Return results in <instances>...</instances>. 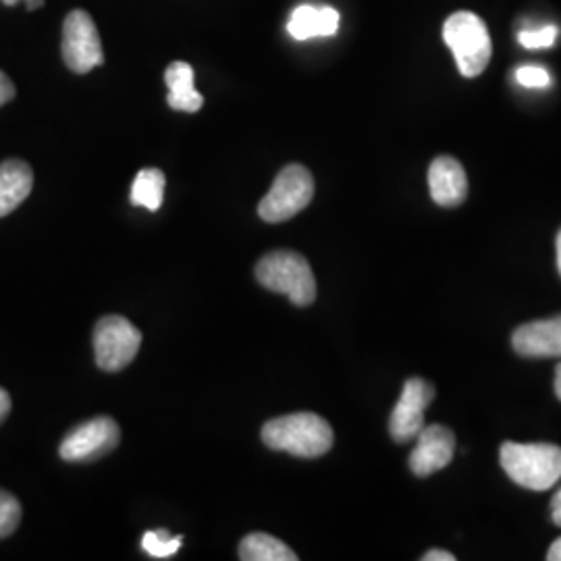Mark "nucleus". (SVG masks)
<instances>
[{"mask_svg":"<svg viewBox=\"0 0 561 561\" xmlns=\"http://www.w3.org/2000/svg\"><path fill=\"white\" fill-rule=\"evenodd\" d=\"M547 560L549 561H561V537L558 541L553 542L549 547V553H547Z\"/></svg>","mask_w":561,"mask_h":561,"instance_id":"a878e982","label":"nucleus"},{"mask_svg":"<svg viewBox=\"0 0 561 561\" xmlns=\"http://www.w3.org/2000/svg\"><path fill=\"white\" fill-rule=\"evenodd\" d=\"M558 271L561 275V231L558 233Z\"/></svg>","mask_w":561,"mask_h":561,"instance_id":"c85d7f7f","label":"nucleus"},{"mask_svg":"<svg viewBox=\"0 0 561 561\" xmlns=\"http://www.w3.org/2000/svg\"><path fill=\"white\" fill-rule=\"evenodd\" d=\"M21 2L25 4L27 11H36V9L44 7V0H21Z\"/></svg>","mask_w":561,"mask_h":561,"instance_id":"bb28decb","label":"nucleus"},{"mask_svg":"<svg viewBox=\"0 0 561 561\" xmlns=\"http://www.w3.org/2000/svg\"><path fill=\"white\" fill-rule=\"evenodd\" d=\"M443 41L451 48L463 78H479L491 60V36L484 21L470 13H454L443 25Z\"/></svg>","mask_w":561,"mask_h":561,"instance_id":"20e7f679","label":"nucleus"},{"mask_svg":"<svg viewBox=\"0 0 561 561\" xmlns=\"http://www.w3.org/2000/svg\"><path fill=\"white\" fill-rule=\"evenodd\" d=\"M141 345V331L123 317H104L94 329L96 364L106 373L123 370L136 358Z\"/></svg>","mask_w":561,"mask_h":561,"instance_id":"423d86ee","label":"nucleus"},{"mask_svg":"<svg viewBox=\"0 0 561 561\" xmlns=\"http://www.w3.org/2000/svg\"><path fill=\"white\" fill-rule=\"evenodd\" d=\"M164 183H167L164 173L159 169H141L131 185V196H129L131 204L144 206L150 213H157L164 198Z\"/></svg>","mask_w":561,"mask_h":561,"instance_id":"f3484780","label":"nucleus"},{"mask_svg":"<svg viewBox=\"0 0 561 561\" xmlns=\"http://www.w3.org/2000/svg\"><path fill=\"white\" fill-rule=\"evenodd\" d=\"M256 279L268 291L287 296L296 306L317 300V279L308 261L291 250L271 252L256 264Z\"/></svg>","mask_w":561,"mask_h":561,"instance_id":"7ed1b4c3","label":"nucleus"},{"mask_svg":"<svg viewBox=\"0 0 561 561\" xmlns=\"http://www.w3.org/2000/svg\"><path fill=\"white\" fill-rule=\"evenodd\" d=\"M516 81L524 88H547L551 83V76L539 65H522L516 71Z\"/></svg>","mask_w":561,"mask_h":561,"instance_id":"412c9836","label":"nucleus"},{"mask_svg":"<svg viewBox=\"0 0 561 561\" xmlns=\"http://www.w3.org/2000/svg\"><path fill=\"white\" fill-rule=\"evenodd\" d=\"M62 59L73 73H88L104 62L101 34L90 13L71 11L62 23Z\"/></svg>","mask_w":561,"mask_h":561,"instance_id":"0eeeda50","label":"nucleus"},{"mask_svg":"<svg viewBox=\"0 0 561 561\" xmlns=\"http://www.w3.org/2000/svg\"><path fill=\"white\" fill-rule=\"evenodd\" d=\"M21 522V503L15 495L0 489V539L11 537Z\"/></svg>","mask_w":561,"mask_h":561,"instance_id":"6ab92c4d","label":"nucleus"},{"mask_svg":"<svg viewBox=\"0 0 561 561\" xmlns=\"http://www.w3.org/2000/svg\"><path fill=\"white\" fill-rule=\"evenodd\" d=\"M558 27L556 25H542L537 30H522L518 34V42L524 48H549L558 41Z\"/></svg>","mask_w":561,"mask_h":561,"instance_id":"aec40b11","label":"nucleus"},{"mask_svg":"<svg viewBox=\"0 0 561 561\" xmlns=\"http://www.w3.org/2000/svg\"><path fill=\"white\" fill-rule=\"evenodd\" d=\"M456 454V435L443 424H424L410 454V468L416 477H431L449 466Z\"/></svg>","mask_w":561,"mask_h":561,"instance_id":"9d476101","label":"nucleus"},{"mask_svg":"<svg viewBox=\"0 0 561 561\" xmlns=\"http://www.w3.org/2000/svg\"><path fill=\"white\" fill-rule=\"evenodd\" d=\"M2 2H4V4H7V7H15V4H18V2H21V0H2Z\"/></svg>","mask_w":561,"mask_h":561,"instance_id":"c756f323","label":"nucleus"},{"mask_svg":"<svg viewBox=\"0 0 561 561\" xmlns=\"http://www.w3.org/2000/svg\"><path fill=\"white\" fill-rule=\"evenodd\" d=\"M551 516H553V522L561 528V489H558V493L551 500Z\"/></svg>","mask_w":561,"mask_h":561,"instance_id":"393cba45","label":"nucleus"},{"mask_svg":"<svg viewBox=\"0 0 561 561\" xmlns=\"http://www.w3.org/2000/svg\"><path fill=\"white\" fill-rule=\"evenodd\" d=\"M262 442L296 458H321L333 447V428L319 414L298 412L266 422Z\"/></svg>","mask_w":561,"mask_h":561,"instance_id":"f257e3e1","label":"nucleus"},{"mask_svg":"<svg viewBox=\"0 0 561 561\" xmlns=\"http://www.w3.org/2000/svg\"><path fill=\"white\" fill-rule=\"evenodd\" d=\"M428 187L435 204L451 208L460 206L468 196V178L454 157H439L428 169Z\"/></svg>","mask_w":561,"mask_h":561,"instance_id":"f8f14e48","label":"nucleus"},{"mask_svg":"<svg viewBox=\"0 0 561 561\" xmlns=\"http://www.w3.org/2000/svg\"><path fill=\"white\" fill-rule=\"evenodd\" d=\"M314 198L312 173L301 164H287L277 180L273 181L268 194L259 204L262 221H289L301 213Z\"/></svg>","mask_w":561,"mask_h":561,"instance_id":"39448f33","label":"nucleus"},{"mask_svg":"<svg viewBox=\"0 0 561 561\" xmlns=\"http://www.w3.org/2000/svg\"><path fill=\"white\" fill-rule=\"evenodd\" d=\"M15 99V85L0 71V106Z\"/></svg>","mask_w":561,"mask_h":561,"instance_id":"4be33fe9","label":"nucleus"},{"mask_svg":"<svg viewBox=\"0 0 561 561\" xmlns=\"http://www.w3.org/2000/svg\"><path fill=\"white\" fill-rule=\"evenodd\" d=\"M512 345L524 358H561V314L522 324L512 335Z\"/></svg>","mask_w":561,"mask_h":561,"instance_id":"9b49d317","label":"nucleus"},{"mask_svg":"<svg viewBox=\"0 0 561 561\" xmlns=\"http://www.w3.org/2000/svg\"><path fill=\"white\" fill-rule=\"evenodd\" d=\"M337 30H340V13L333 7L301 4L291 13L287 23V32L296 41H310L317 36H335Z\"/></svg>","mask_w":561,"mask_h":561,"instance_id":"ddd939ff","label":"nucleus"},{"mask_svg":"<svg viewBox=\"0 0 561 561\" xmlns=\"http://www.w3.org/2000/svg\"><path fill=\"white\" fill-rule=\"evenodd\" d=\"M119 424L99 416L92 421L76 426L62 443H60V458L65 461H92L111 454L119 445Z\"/></svg>","mask_w":561,"mask_h":561,"instance_id":"6e6552de","label":"nucleus"},{"mask_svg":"<svg viewBox=\"0 0 561 561\" xmlns=\"http://www.w3.org/2000/svg\"><path fill=\"white\" fill-rule=\"evenodd\" d=\"M240 560L296 561L298 556L277 537H271L266 533H252L240 542Z\"/></svg>","mask_w":561,"mask_h":561,"instance_id":"dca6fc26","label":"nucleus"},{"mask_svg":"<svg viewBox=\"0 0 561 561\" xmlns=\"http://www.w3.org/2000/svg\"><path fill=\"white\" fill-rule=\"evenodd\" d=\"M556 396L561 401V364L556 368Z\"/></svg>","mask_w":561,"mask_h":561,"instance_id":"cd10ccee","label":"nucleus"},{"mask_svg":"<svg viewBox=\"0 0 561 561\" xmlns=\"http://www.w3.org/2000/svg\"><path fill=\"white\" fill-rule=\"evenodd\" d=\"M181 537H173L167 530H148L141 537V549L150 556V558H159V560H167L173 558L181 549Z\"/></svg>","mask_w":561,"mask_h":561,"instance_id":"a211bd4d","label":"nucleus"},{"mask_svg":"<svg viewBox=\"0 0 561 561\" xmlns=\"http://www.w3.org/2000/svg\"><path fill=\"white\" fill-rule=\"evenodd\" d=\"M11 412V396L0 387V422L4 421Z\"/></svg>","mask_w":561,"mask_h":561,"instance_id":"b1692460","label":"nucleus"},{"mask_svg":"<svg viewBox=\"0 0 561 561\" xmlns=\"http://www.w3.org/2000/svg\"><path fill=\"white\" fill-rule=\"evenodd\" d=\"M435 400V387L424 379H408L403 385L401 398L389 421L391 437L398 443H408L416 439V435L424 428V412Z\"/></svg>","mask_w":561,"mask_h":561,"instance_id":"1a4fd4ad","label":"nucleus"},{"mask_svg":"<svg viewBox=\"0 0 561 561\" xmlns=\"http://www.w3.org/2000/svg\"><path fill=\"white\" fill-rule=\"evenodd\" d=\"M422 560L424 561H454L456 558L449 553V551H443V549H433V551H428V553H424L422 556Z\"/></svg>","mask_w":561,"mask_h":561,"instance_id":"5701e85b","label":"nucleus"},{"mask_svg":"<svg viewBox=\"0 0 561 561\" xmlns=\"http://www.w3.org/2000/svg\"><path fill=\"white\" fill-rule=\"evenodd\" d=\"M164 81L169 88L167 102L173 111H183V113H198L204 104L201 92L194 88V69L192 65L175 60L169 65Z\"/></svg>","mask_w":561,"mask_h":561,"instance_id":"2eb2a0df","label":"nucleus"},{"mask_svg":"<svg viewBox=\"0 0 561 561\" xmlns=\"http://www.w3.org/2000/svg\"><path fill=\"white\" fill-rule=\"evenodd\" d=\"M34 171L27 162L11 159L0 164V219L11 215L32 194Z\"/></svg>","mask_w":561,"mask_h":561,"instance_id":"4468645a","label":"nucleus"},{"mask_svg":"<svg viewBox=\"0 0 561 561\" xmlns=\"http://www.w3.org/2000/svg\"><path fill=\"white\" fill-rule=\"evenodd\" d=\"M505 474L530 491H547L561 481V447L551 443H503Z\"/></svg>","mask_w":561,"mask_h":561,"instance_id":"f03ea898","label":"nucleus"}]
</instances>
